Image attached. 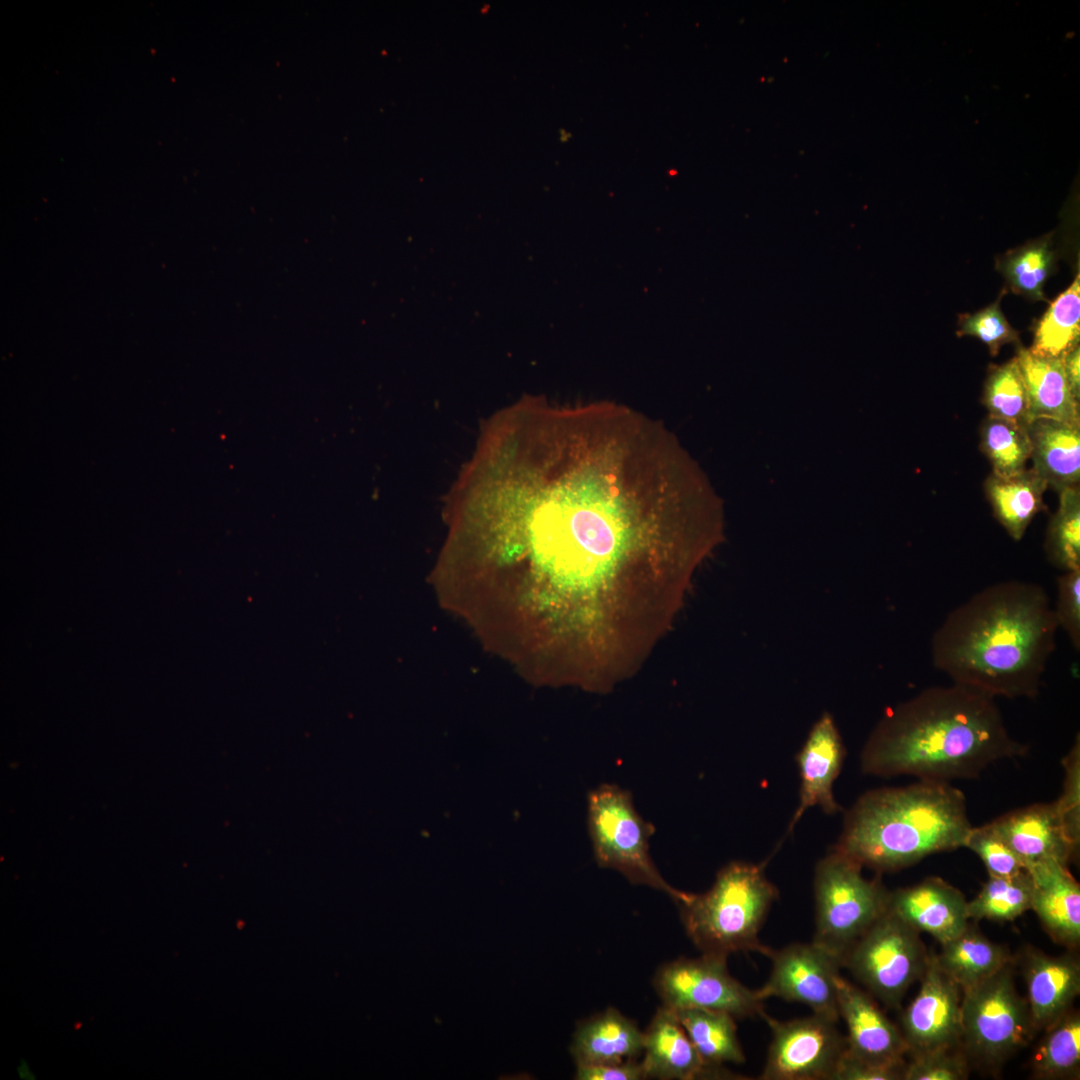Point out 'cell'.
Segmentation results:
<instances>
[{"mask_svg":"<svg viewBox=\"0 0 1080 1080\" xmlns=\"http://www.w3.org/2000/svg\"><path fill=\"white\" fill-rule=\"evenodd\" d=\"M1029 402V423L1046 418L1080 427L1079 400L1066 378L1061 358L1040 356L1020 347L1015 356Z\"/></svg>","mask_w":1080,"mask_h":1080,"instance_id":"22","label":"cell"},{"mask_svg":"<svg viewBox=\"0 0 1080 1080\" xmlns=\"http://www.w3.org/2000/svg\"><path fill=\"white\" fill-rule=\"evenodd\" d=\"M1032 881L1027 870L1007 877L989 876L979 893L967 901L974 920L1012 921L1031 910Z\"/></svg>","mask_w":1080,"mask_h":1080,"instance_id":"29","label":"cell"},{"mask_svg":"<svg viewBox=\"0 0 1080 1080\" xmlns=\"http://www.w3.org/2000/svg\"><path fill=\"white\" fill-rule=\"evenodd\" d=\"M995 698L952 684L922 690L890 708L860 756L863 773L950 782L975 778L990 764L1023 755Z\"/></svg>","mask_w":1080,"mask_h":1080,"instance_id":"3","label":"cell"},{"mask_svg":"<svg viewBox=\"0 0 1080 1080\" xmlns=\"http://www.w3.org/2000/svg\"><path fill=\"white\" fill-rule=\"evenodd\" d=\"M446 510L458 561L520 583L522 632L592 671L656 645L723 536L677 437L607 401L526 397L492 415Z\"/></svg>","mask_w":1080,"mask_h":1080,"instance_id":"1","label":"cell"},{"mask_svg":"<svg viewBox=\"0 0 1080 1080\" xmlns=\"http://www.w3.org/2000/svg\"><path fill=\"white\" fill-rule=\"evenodd\" d=\"M1045 589L992 584L953 609L931 639L933 665L993 698L1037 696L1058 629Z\"/></svg>","mask_w":1080,"mask_h":1080,"instance_id":"2","label":"cell"},{"mask_svg":"<svg viewBox=\"0 0 1080 1080\" xmlns=\"http://www.w3.org/2000/svg\"><path fill=\"white\" fill-rule=\"evenodd\" d=\"M1012 965L962 990L961 1045L970 1063L999 1067L1037 1035Z\"/></svg>","mask_w":1080,"mask_h":1080,"instance_id":"7","label":"cell"},{"mask_svg":"<svg viewBox=\"0 0 1080 1080\" xmlns=\"http://www.w3.org/2000/svg\"><path fill=\"white\" fill-rule=\"evenodd\" d=\"M992 824L1025 869L1047 861L1068 865L1078 852L1066 836L1055 802L1011 811Z\"/></svg>","mask_w":1080,"mask_h":1080,"instance_id":"18","label":"cell"},{"mask_svg":"<svg viewBox=\"0 0 1080 1080\" xmlns=\"http://www.w3.org/2000/svg\"><path fill=\"white\" fill-rule=\"evenodd\" d=\"M886 912L940 944L957 937L969 925L965 896L938 877L889 891Z\"/></svg>","mask_w":1080,"mask_h":1080,"instance_id":"15","label":"cell"},{"mask_svg":"<svg viewBox=\"0 0 1080 1080\" xmlns=\"http://www.w3.org/2000/svg\"><path fill=\"white\" fill-rule=\"evenodd\" d=\"M766 863L733 861L719 870L706 892L679 890L672 899L686 934L701 953L766 955L770 947L760 942L759 932L778 898L777 888L765 874Z\"/></svg>","mask_w":1080,"mask_h":1080,"instance_id":"5","label":"cell"},{"mask_svg":"<svg viewBox=\"0 0 1080 1080\" xmlns=\"http://www.w3.org/2000/svg\"><path fill=\"white\" fill-rule=\"evenodd\" d=\"M1047 483L1031 468L1012 475L992 473L984 489L998 522L1014 540L1022 539L1027 527L1043 508Z\"/></svg>","mask_w":1080,"mask_h":1080,"instance_id":"25","label":"cell"},{"mask_svg":"<svg viewBox=\"0 0 1080 1080\" xmlns=\"http://www.w3.org/2000/svg\"><path fill=\"white\" fill-rule=\"evenodd\" d=\"M644 1033L642 1063L647 1078L660 1080L716 1079L731 1076L722 1069L707 1066L674 1011L658 1008Z\"/></svg>","mask_w":1080,"mask_h":1080,"instance_id":"19","label":"cell"},{"mask_svg":"<svg viewBox=\"0 0 1080 1080\" xmlns=\"http://www.w3.org/2000/svg\"><path fill=\"white\" fill-rule=\"evenodd\" d=\"M982 403L989 412L988 416L1024 427L1029 424L1028 396L1016 357L990 368Z\"/></svg>","mask_w":1080,"mask_h":1080,"instance_id":"32","label":"cell"},{"mask_svg":"<svg viewBox=\"0 0 1080 1080\" xmlns=\"http://www.w3.org/2000/svg\"><path fill=\"white\" fill-rule=\"evenodd\" d=\"M1022 972L1027 989L1025 999L1038 1034L1072 1009L1080 992V963L1069 954L1052 956L1027 948Z\"/></svg>","mask_w":1080,"mask_h":1080,"instance_id":"17","label":"cell"},{"mask_svg":"<svg viewBox=\"0 0 1080 1080\" xmlns=\"http://www.w3.org/2000/svg\"><path fill=\"white\" fill-rule=\"evenodd\" d=\"M1059 507L1051 517L1045 540L1050 562L1063 572L1080 569L1079 486L1059 492Z\"/></svg>","mask_w":1080,"mask_h":1080,"instance_id":"31","label":"cell"},{"mask_svg":"<svg viewBox=\"0 0 1080 1080\" xmlns=\"http://www.w3.org/2000/svg\"><path fill=\"white\" fill-rule=\"evenodd\" d=\"M941 945V952L934 955L935 961L962 990L1014 962L1006 948L990 941L970 924L960 935Z\"/></svg>","mask_w":1080,"mask_h":1080,"instance_id":"24","label":"cell"},{"mask_svg":"<svg viewBox=\"0 0 1080 1080\" xmlns=\"http://www.w3.org/2000/svg\"><path fill=\"white\" fill-rule=\"evenodd\" d=\"M663 1005L676 1010L700 1008L725 1012L736 1019L759 1016L763 1002L728 971L727 957L702 953L663 964L653 978Z\"/></svg>","mask_w":1080,"mask_h":1080,"instance_id":"10","label":"cell"},{"mask_svg":"<svg viewBox=\"0 0 1080 1080\" xmlns=\"http://www.w3.org/2000/svg\"><path fill=\"white\" fill-rule=\"evenodd\" d=\"M839 1016L847 1027V1052L865 1061L904 1064L908 1053L899 1026L873 997L840 974L837 978Z\"/></svg>","mask_w":1080,"mask_h":1080,"instance_id":"14","label":"cell"},{"mask_svg":"<svg viewBox=\"0 0 1080 1080\" xmlns=\"http://www.w3.org/2000/svg\"><path fill=\"white\" fill-rule=\"evenodd\" d=\"M964 847L979 856L989 876L1007 877L1026 870L992 822L971 827Z\"/></svg>","mask_w":1080,"mask_h":1080,"instance_id":"35","label":"cell"},{"mask_svg":"<svg viewBox=\"0 0 1080 1080\" xmlns=\"http://www.w3.org/2000/svg\"><path fill=\"white\" fill-rule=\"evenodd\" d=\"M1054 609L1058 626L1069 637L1073 647L1080 648V569L1064 572L1057 579V599Z\"/></svg>","mask_w":1080,"mask_h":1080,"instance_id":"38","label":"cell"},{"mask_svg":"<svg viewBox=\"0 0 1080 1080\" xmlns=\"http://www.w3.org/2000/svg\"><path fill=\"white\" fill-rule=\"evenodd\" d=\"M1080 336V278L1049 306L1038 322L1031 348L1032 353L1045 357L1062 358L1078 346Z\"/></svg>","mask_w":1080,"mask_h":1080,"instance_id":"28","label":"cell"},{"mask_svg":"<svg viewBox=\"0 0 1080 1080\" xmlns=\"http://www.w3.org/2000/svg\"><path fill=\"white\" fill-rule=\"evenodd\" d=\"M1062 363L1066 378L1073 395L1077 400L1080 398V349L1076 346L1062 356Z\"/></svg>","mask_w":1080,"mask_h":1080,"instance_id":"41","label":"cell"},{"mask_svg":"<svg viewBox=\"0 0 1080 1080\" xmlns=\"http://www.w3.org/2000/svg\"><path fill=\"white\" fill-rule=\"evenodd\" d=\"M1064 781L1062 794L1054 801L1065 833L1079 850L1080 844V739L1076 737L1070 751L1062 759Z\"/></svg>","mask_w":1080,"mask_h":1080,"instance_id":"37","label":"cell"},{"mask_svg":"<svg viewBox=\"0 0 1080 1080\" xmlns=\"http://www.w3.org/2000/svg\"><path fill=\"white\" fill-rule=\"evenodd\" d=\"M1043 1033L1031 1057L1032 1076L1041 1080L1079 1079V1012L1071 1009Z\"/></svg>","mask_w":1080,"mask_h":1080,"instance_id":"27","label":"cell"},{"mask_svg":"<svg viewBox=\"0 0 1080 1080\" xmlns=\"http://www.w3.org/2000/svg\"><path fill=\"white\" fill-rule=\"evenodd\" d=\"M919 932L885 912L852 945L842 967L885 1006L898 1009L927 966Z\"/></svg>","mask_w":1080,"mask_h":1080,"instance_id":"9","label":"cell"},{"mask_svg":"<svg viewBox=\"0 0 1080 1080\" xmlns=\"http://www.w3.org/2000/svg\"><path fill=\"white\" fill-rule=\"evenodd\" d=\"M1026 870L1032 881L1031 910L1053 941L1076 948L1080 942V887L1068 865L1047 861Z\"/></svg>","mask_w":1080,"mask_h":1080,"instance_id":"20","label":"cell"},{"mask_svg":"<svg viewBox=\"0 0 1080 1080\" xmlns=\"http://www.w3.org/2000/svg\"><path fill=\"white\" fill-rule=\"evenodd\" d=\"M919 980L920 989L900 1019L907 1055L961 1045L962 989L939 968L934 955H929Z\"/></svg>","mask_w":1080,"mask_h":1080,"instance_id":"13","label":"cell"},{"mask_svg":"<svg viewBox=\"0 0 1080 1080\" xmlns=\"http://www.w3.org/2000/svg\"><path fill=\"white\" fill-rule=\"evenodd\" d=\"M972 825L964 794L949 782L919 780L861 795L847 811L835 850L879 872L964 847Z\"/></svg>","mask_w":1080,"mask_h":1080,"instance_id":"4","label":"cell"},{"mask_svg":"<svg viewBox=\"0 0 1080 1080\" xmlns=\"http://www.w3.org/2000/svg\"><path fill=\"white\" fill-rule=\"evenodd\" d=\"M888 893L880 880L863 876L859 863L833 849L815 868L812 941L843 964L852 945L886 912Z\"/></svg>","mask_w":1080,"mask_h":1080,"instance_id":"6","label":"cell"},{"mask_svg":"<svg viewBox=\"0 0 1080 1080\" xmlns=\"http://www.w3.org/2000/svg\"><path fill=\"white\" fill-rule=\"evenodd\" d=\"M980 450L990 461L992 473L1012 476L1026 469L1031 441L1026 427L988 416L980 428Z\"/></svg>","mask_w":1080,"mask_h":1080,"instance_id":"30","label":"cell"},{"mask_svg":"<svg viewBox=\"0 0 1080 1080\" xmlns=\"http://www.w3.org/2000/svg\"><path fill=\"white\" fill-rule=\"evenodd\" d=\"M1053 263L1054 253L1042 241L1007 254L999 268L1015 294L1033 301H1045L1043 287L1052 272Z\"/></svg>","mask_w":1080,"mask_h":1080,"instance_id":"33","label":"cell"},{"mask_svg":"<svg viewBox=\"0 0 1080 1080\" xmlns=\"http://www.w3.org/2000/svg\"><path fill=\"white\" fill-rule=\"evenodd\" d=\"M760 1017L771 1031L761 1080H832L847 1049L837 1022L812 1016L780 1021L765 1011Z\"/></svg>","mask_w":1080,"mask_h":1080,"instance_id":"11","label":"cell"},{"mask_svg":"<svg viewBox=\"0 0 1080 1080\" xmlns=\"http://www.w3.org/2000/svg\"><path fill=\"white\" fill-rule=\"evenodd\" d=\"M772 967L767 981L756 990L765 1001L770 997L797 1002L813 1014L835 1022L840 1019L837 978L841 961L814 943H793L766 953Z\"/></svg>","mask_w":1080,"mask_h":1080,"instance_id":"12","label":"cell"},{"mask_svg":"<svg viewBox=\"0 0 1080 1080\" xmlns=\"http://www.w3.org/2000/svg\"><path fill=\"white\" fill-rule=\"evenodd\" d=\"M957 334L978 338L988 346L993 356L1003 345L1019 342L1018 332L1011 327L1000 308V299L976 313L961 315Z\"/></svg>","mask_w":1080,"mask_h":1080,"instance_id":"36","label":"cell"},{"mask_svg":"<svg viewBox=\"0 0 1080 1080\" xmlns=\"http://www.w3.org/2000/svg\"><path fill=\"white\" fill-rule=\"evenodd\" d=\"M587 824L600 867L618 871L632 884L676 897L679 890L665 881L649 854V838L655 828L638 814L629 791L610 783L590 791Z\"/></svg>","mask_w":1080,"mask_h":1080,"instance_id":"8","label":"cell"},{"mask_svg":"<svg viewBox=\"0 0 1080 1080\" xmlns=\"http://www.w3.org/2000/svg\"><path fill=\"white\" fill-rule=\"evenodd\" d=\"M903 1080H964L970 1061L962 1047H939L909 1055Z\"/></svg>","mask_w":1080,"mask_h":1080,"instance_id":"34","label":"cell"},{"mask_svg":"<svg viewBox=\"0 0 1080 1080\" xmlns=\"http://www.w3.org/2000/svg\"><path fill=\"white\" fill-rule=\"evenodd\" d=\"M1031 441L1032 469L1058 492L1078 486L1080 480V427L1052 419H1036L1026 426Z\"/></svg>","mask_w":1080,"mask_h":1080,"instance_id":"23","label":"cell"},{"mask_svg":"<svg viewBox=\"0 0 1080 1080\" xmlns=\"http://www.w3.org/2000/svg\"><path fill=\"white\" fill-rule=\"evenodd\" d=\"M846 755L838 728L829 713H824L811 728L796 756L800 773L799 804L789 824L791 832L804 812L820 806L827 814L840 811L833 795V784Z\"/></svg>","mask_w":1080,"mask_h":1080,"instance_id":"16","label":"cell"},{"mask_svg":"<svg viewBox=\"0 0 1080 1080\" xmlns=\"http://www.w3.org/2000/svg\"><path fill=\"white\" fill-rule=\"evenodd\" d=\"M905 1064L865 1061L849 1054L846 1049L832 1080H903Z\"/></svg>","mask_w":1080,"mask_h":1080,"instance_id":"39","label":"cell"},{"mask_svg":"<svg viewBox=\"0 0 1080 1080\" xmlns=\"http://www.w3.org/2000/svg\"><path fill=\"white\" fill-rule=\"evenodd\" d=\"M577 1080H643L647 1079L642 1061L627 1060L601 1065H576Z\"/></svg>","mask_w":1080,"mask_h":1080,"instance_id":"40","label":"cell"},{"mask_svg":"<svg viewBox=\"0 0 1080 1080\" xmlns=\"http://www.w3.org/2000/svg\"><path fill=\"white\" fill-rule=\"evenodd\" d=\"M673 1011L707 1066L719 1068L724 1063L746 1061L737 1035L736 1018L732 1015L700 1008Z\"/></svg>","mask_w":1080,"mask_h":1080,"instance_id":"26","label":"cell"},{"mask_svg":"<svg viewBox=\"0 0 1080 1080\" xmlns=\"http://www.w3.org/2000/svg\"><path fill=\"white\" fill-rule=\"evenodd\" d=\"M644 1033L635 1021L615 1008H607L582 1021L571 1053L576 1065H601L637 1059L643 1055Z\"/></svg>","mask_w":1080,"mask_h":1080,"instance_id":"21","label":"cell"}]
</instances>
